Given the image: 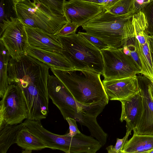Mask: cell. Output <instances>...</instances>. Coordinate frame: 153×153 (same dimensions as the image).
<instances>
[{
	"label": "cell",
	"mask_w": 153,
	"mask_h": 153,
	"mask_svg": "<svg viewBox=\"0 0 153 153\" xmlns=\"http://www.w3.org/2000/svg\"><path fill=\"white\" fill-rule=\"evenodd\" d=\"M16 143L24 150H38L47 148L41 139L25 126L18 134Z\"/></svg>",
	"instance_id": "obj_18"
},
{
	"label": "cell",
	"mask_w": 153,
	"mask_h": 153,
	"mask_svg": "<svg viewBox=\"0 0 153 153\" xmlns=\"http://www.w3.org/2000/svg\"><path fill=\"white\" fill-rule=\"evenodd\" d=\"M152 61H153V56L152 55Z\"/></svg>",
	"instance_id": "obj_37"
},
{
	"label": "cell",
	"mask_w": 153,
	"mask_h": 153,
	"mask_svg": "<svg viewBox=\"0 0 153 153\" xmlns=\"http://www.w3.org/2000/svg\"><path fill=\"white\" fill-rule=\"evenodd\" d=\"M50 68L27 53L18 61L11 58L9 61L8 84H17L21 88L27 105L28 119L41 121L48 115Z\"/></svg>",
	"instance_id": "obj_1"
},
{
	"label": "cell",
	"mask_w": 153,
	"mask_h": 153,
	"mask_svg": "<svg viewBox=\"0 0 153 153\" xmlns=\"http://www.w3.org/2000/svg\"><path fill=\"white\" fill-rule=\"evenodd\" d=\"M153 149V136L133 134L125 144L122 150L131 153H141Z\"/></svg>",
	"instance_id": "obj_17"
},
{
	"label": "cell",
	"mask_w": 153,
	"mask_h": 153,
	"mask_svg": "<svg viewBox=\"0 0 153 153\" xmlns=\"http://www.w3.org/2000/svg\"><path fill=\"white\" fill-rule=\"evenodd\" d=\"M135 11L122 16H115L105 11L82 26L86 32L101 40L110 48H122L134 37L132 21Z\"/></svg>",
	"instance_id": "obj_3"
},
{
	"label": "cell",
	"mask_w": 153,
	"mask_h": 153,
	"mask_svg": "<svg viewBox=\"0 0 153 153\" xmlns=\"http://www.w3.org/2000/svg\"><path fill=\"white\" fill-rule=\"evenodd\" d=\"M103 61L102 75L105 79L126 78L141 74L140 69L123 48H109L101 51Z\"/></svg>",
	"instance_id": "obj_6"
},
{
	"label": "cell",
	"mask_w": 153,
	"mask_h": 153,
	"mask_svg": "<svg viewBox=\"0 0 153 153\" xmlns=\"http://www.w3.org/2000/svg\"><path fill=\"white\" fill-rule=\"evenodd\" d=\"M7 50L0 43V97L2 98L9 86L8 65L11 58Z\"/></svg>",
	"instance_id": "obj_19"
},
{
	"label": "cell",
	"mask_w": 153,
	"mask_h": 153,
	"mask_svg": "<svg viewBox=\"0 0 153 153\" xmlns=\"http://www.w3.org/2000/svg\"><path fill=\"white\" fill-rule=\"evenodd\" d=\"M32 150H23L22 151L21 153H32Z\"/></svg>",
	"instance_id": "obj_33"
},
{
	"label": "cell",
	"mask_w": 153,
	"mask_h": 153,
	"mask_svg": "<svg viewBox=\"0 0 153 153\" xmlns=\"http://www.w3.org/2000/svg\"><path fill=\"white\" fill-rule=\"evenodd\" d=\"M120 101L122 105L120 120L122 122L126 121V131L131 132L135 127L143 112V101L140 91Z\"/></svg>",
	"instance_id": "obj_14"
},
{
	"label": "cell",
	"mask_w": 153,
	"mask_h": 153,
	"mask_svg": "<svg viewBox=\"0 0 153 153\" xmlns=\"http://www.w3.org/2000/svg\"><path fill=\"white\" fill-rule=\"evenodd\" d=\"M131 131H126L125 135L122 139L117 138L116 143L114 146L110 145L106 148L107 153H119L122 150L123 148L127 142Z\"/></svg>",
	"instance_id": "obj_24"
},
{
	"label": "cell",
	"mask_w": 153,
	"mask_h": 153,
	"mask_svg": "<svg viewBox=\"0 0 153 153\" xmlns=\"http://www.w3.org/2000/svg\"><path fill=\"white\" fill-rule=\"evenodd\" d=\"M65 120L69 125V132L67 133L69 136L73 137L81 133L78 128L75 120L70 118H66Z\"/></svg>",
	"instance_id": "obj_27"
},
{
	"label": "cell",
	"mask_w": 153,
	"mask_h": 153,
	"mask_svg": "<svg viewBox=\"0 0 153 153\" xmlns=\"http://www.w3.org/2000/svg\"><path fill=\"white\" fill-rule=\"evenodd\" d=\"M135 0H118L105 11L113 15L122 16L135 11Z\"/></svg>",
	"instance_id": "obj_20"
},
{
	"label": "cell",
	"mask_w": 153,
	"mask_h": 153,
	"mask_svg": "<svg viewBox=\"0 0 153 153\" xmlns=\"http://www.w3.org/2000/svg\"><path fill=\"white\" fill-rule=\"evenodd\" d=\"M27 53L47 65L50 68L63 70L74 68L61 53L34 48L29 46Z\"/></svg>",
	"instance_id": "obj_15"
},
{
	"label": "cell",
	"mask_w": 153,
	"mask_h": 153,
	"mask_svg": "<svg viewBox=\"0 0 153 153\" xmlns=\"http://www.w3.org/2000/svg\"><path fill=\"white\" fill-rule=\"evenodd\" d=\"M150 79L151 83L153 85V79Z\"/></svg>",
	"instance_id": "obj_36"
},
{
	"label": "cell",
	"mask_w": 153,
	"mask_h": 153,
	"mask_svg": "<svg viewBox=\"0 0 153 153\" xmlns=\"http://www.w3.org/2000/svg\"><path fill=\"white\" fill-rule=\"evenodd\" d=\"M16 17L23 23L55 34L68 22L64 15L50 10L40 0H13Z\"/></svg>",
	"instance_id": "obj_5"
},
{
	"label": "cell",
	"mask_w": 153,
	"mask_h": 153,
	"mask_svg": "<svg viewBox=\"0 0 153 153\" xmlns=\"http://www.w3.org/2000/svg\"><path fill=\"white\" fill-rule=\"evenodd\" d=\"M148 152H143V153H148ZM119 153H131L126 152H125L123 151H122V150H121V151Z\"/></svg>",
	"instance_id": "obj_34"
},
{
	"label": "cell",
	"mask_w": 153,
	"mask_h": 153,
	"mask_svg": "<svg viewBox=\"0 0 153 153\" xmlns=\"http://www.w3.org/2000/svg\"><path fill=\"white\" fill-rule=\"evenodd\" d=\"M150 88L151 97L153 100V85L151 83V80L150 84Z\"/></svg>",
	"instance_id": "obj_32"
},
{
	"label": "cell",
	"mask_w": 153,
	"mask_h": 153,
	"mask_svg": "<svg viewBox=\"0 0 153 153\" xmlns=\"http://www.w3.org/2000/svg\"><path fill=\"white\" fill-rule=\"evenodd\" d=\"M51 69L71 93L81 114L97 118L108 103L100 74L74 68Z\"/></svg>",
	"instance_id": "obj_2"
},
{
	"label": "cell",
	"mask_w": 153,
	"mask_h": 153,
	"mask_svg": "<svg viewBox=\"0 0 153 153\" xmlns=\"http://www.w3.org/2000/svg\"><path fill=\"white\" fill-rule=\"evenodd\" d=\"M105 11L102 6L86 0H65L64 5V15L68 22L79 26Z\"/></svg>",
	"instance_id": "obj_11"
},
{
	"label": "cell",
	"mask_w": 153,
	"mask_h": 153,
	"mask_svg": "<svg viewBox=\"0 0 153 153\" xmlns=\"http://www.w3.org/2000/svg\"><path fill=\"white\" fill-rule=\"evenodd\" d=\"M48 86L49 98L59 109L64 119L71 118L79 123L83 114L79 111L73 97L65 85L56 76L49 75Z\"/></svg>",
	"instance_id": "obj_9"
},
{
	"label": "cell",
	"mask_w": 153,
	"mask_h": 153,
	"mask_svg": "<svg viewBox=\"0 0 153 153\" xmlns=\"http://www.w3.org/2000/svg\"><path fill=\"white\" fill-rule=\"evenodd\" d=\"M148 38L149 41L150 51L152 54L153 56V35L148 34Z\"/></svg>",
	"instance_id": "obj_30"
},
{
	"label": "cell",
	"mask_w": 153,
	"mask_h": 153,
	"mask_svg": "<svg viewBox=\"0 0 153 153\" xmlns=\"http://www.w3.org/2000/svg\"><path fill=\"white\" fill-rule=\"evenodd\" d=\"M102 82L109 100H125L140 92L137 75Z\"/></svg>",
	"instance_id": "obj_12"
},
{
	"label": "cell",
	"mask_w": 153,
	"mask_h": 153,
	"mask_svg": "<svg viewBox=\"0 0 153 153\" xmlns=\"http://www.w3.org/2000/svg\"><path fill=\"white\" fill-rule=\"evenodd\" d=\"M153 0H135L134 7L136 13L142 11Z\"/></svg>",
	"instance_id": "obj_29"
},
{
	"label": "cell",
	"mask_w": 153,
	"mask_h": 153,
	"mask_svg": "<svg viewBox=\"0 0 153 153\" xmlns=\"http://www.w3.org/2000/svg\"><path fill=\"white\" fill-rule=\"evenodd\" d=\"M28 109L25 97L17 84L9 85L0 101V124H19L27 119Z\"/></svg>",
	"instance_id": "obj_8"
},
{
	"label": "cell",
	"mask_w": 153,
	"mask_h": 153,
	"mask_svg": "<svg viewBox=\"0 0 153 153\" xmlns=\"http://www.w3.org/2000/svg\"><path fill=\"white\" fill-rule=\"evenodd\" d=\"M147 153H153V149L148 152Z\"/></svg>",
	"instance_id": "obj_35"
},
{
	"label": "cell",
	"mask_w": 153,
	"mask_h": 153,
	"mask_svg": "<svg viewBox=\"0 0 153 153\" xmlns=\"http://www.w3.org/2000/svg\"><path fill=\"white\" fill-rule=\"evenodd\" d=\"M87 1L92 2L103 7L105 9H107L114 4L118 0H86Z\"/></svg>",
	"instance_id": "obj_28"
},
{
	"label": "cell",
	"mask_w": 153,
	"mask_h": 153,
	"mask_svg": "<svg viewBox=\"0 0 153 153\" xmlns=\"http://www.w3.org/2000/svg\"><path fill=\"white\" fill-rule=\"evenodd\" d=\"M137 76L142 99L143 111L141 117L133 130L134 134L153 136V100L150 88V80L141 74Z\"/></svg>",
	"instance_id": "obj_10"
},
{
	"label": "cell",
	"mask_w": 153,
	"mask_h": 153,
	"mask_svg": "<svg viewBox=\"0 0 153 153\" xmlns=\"http://www.w3.org/2000/svg\"><path fill=\"white\" fill-rule=\"evenodd\" d=\"M123 50L124 53L126 55L130 56L131 54V51L128 48V47L126 46H124L123 47Z\"/></svg>",
	"instance_id": "obj_31"
},
{
	"label": "cell",
	"mask_w": 153,
	"mask_h": 153,
	"mask_svg": "<svg viewBox=\"0 0 153 153\" xmlns=\"http://www.w3.org/2000/svg\"><path fill=\"white\" fill-rule=\"evenodd\" d=\"M1 42L13 59L18 61L29 46L25 25L16 17H11L0 22Z\"/></svg>",
	"instance_id": "obj_7"
},
{
	"label": "cell",
	"mask_w": 153,
	"mask_h": 153,
	"mask_svg": "<svg viewBox=\"0 0 153 153\" xmlns=\"http://www.w3.org/2000/svg\"><path fill=\"white\" fill-rule=\"evenodd\" d=\"M57 36L62 47L61 53L74 68L102 75V53L95 46L78 33Z\"/></svg>",
	"instance_id": "obj_4"
},
{
	"label": "cell",
	"mask_w": 153,
	"mask_h": 153,
	"mask_svg": "<svg viewBox=\"0 0 153 153\" xmlns=\"http://www.w3.org/2000/svg\"><path fill=\"white\" fill-rule=\"evenodd\" d=\"M78 25L68 22L55 35L57 36H66L76 33Z\"/></svg>",
	"instance_id": "obj_26"
},
{
	"label": "cell",
	"mask_w": 153,
	"mask_h": 153,
	"mask_svg": "<svg viewBox=\"0 0 153 153\" xmlns=\"http://www.w3.org/2000/svg\"><path fill=\"white\" fill-rule=\"evenodd\" d=\"M24 126L23 122L14 125L5 123L0 124V153H7L10 147L16 143L18 134Z\"/></svg>",
	"instance_id": "obj_16"
},
{
	"label": "cell",
	"mask_w": 153,
	"mask_h": 153,
	"mask_svg": "<svg viewBox=\"0 0 153 153\" xmlns=\"http://www.w3.org/2000/svg\"><path fill=\"white\" fill-rule=\"evenodd\" d=\"M29 46L35 49L61 53L62 47L57 35L25 25Z\"/></svg>",
	"instance_id": "obj_13"
},
{
	"label": "cell",
	"mask_w": 153,
	"mask_h": 153,
	"mask_svg": "<svg viewBox=\"0 0 153 153\" xmlns=\"http://www.w3.org/2000/svg\"><path fill=\"white\" fill-rule=\"evenodd\" d=\"M142 11L144 13L146 18V32L149 35H153V1Z\"/></svg>",
	"instance_id": "obj_22"
},
{
	"label": "cell",
	"mask_w": 153,
	"mask_h": 153,
	"mask_svg": "<svg viewBox=\"0 0 153 153\" xmlns=\"http://www.w3.org/2000/svg\"><path fill=\"white\" fill-rule=\"evenodd\" d=\"M41 2L51 11L64 15V5L65 0H40Z\"/></svg>",
	"instance_id": "obj_23"
},
{
	"label": "cell",
	"mask_w": 153,
	"mask_h": 153,
	"mask_svg": "<svg viewBox=\"0 0 153 153\" xmlns=\"http://www.w3.org/2000/svg\"><path fill=\"white\" fill-rule=\"evenodd\" d=\"M13 0H1L0 6V22L3 20L13 17L15 14L13 8Z\"/></svg>",
	"instance_id": "obj_21"
},
{
	"label": "cell",
	"mask_w": 153,
	"mask_h": 153,
	"mask_svg": "<svg viewBox=\"0 0 153 153\" xmlns=\"http://www.w3.org/2000/svg\"><path fill=\"white\" fill-rule=\"evenodd\" d=\"M78 33L85 38L100 51L110 48L108 45L101 40L90 35L86 32H84L79 31L78 32Z\"/></svg>",
	"instance_id": "obj_25"
}]
</instances>
